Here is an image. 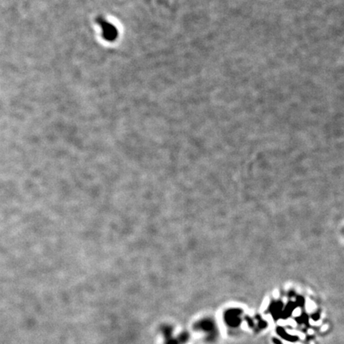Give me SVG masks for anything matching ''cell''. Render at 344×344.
I'll use <instances>...</instances> for the list:
<instances>
[{"label": "cell", "instance_id": "cell-1", "mask_svg": "<svg viewBox=\"0 0 344 344\" xmlns=\"http://www.w3.org/2000/svg\"><path fill=\"white\" fill-rule=\"evenodd\" d=\"M97 22L102 29L103 37L106 41H113L116 39L118 36V31L113 24L108 22L104 18H97Z\"/></svg>", "mask_w": 344, "mask_h": 344}]
</instances>
